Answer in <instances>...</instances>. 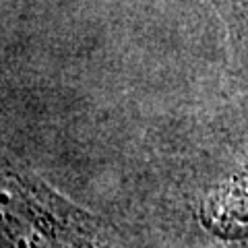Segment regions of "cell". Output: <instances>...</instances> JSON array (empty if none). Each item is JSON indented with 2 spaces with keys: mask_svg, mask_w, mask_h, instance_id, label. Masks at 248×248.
Returning a JSON list of instances; mask_svg holds the SVG:
<instances>
[{
  "mask_svg": "<svg viewBox=\"0 0 248 248\" xmlns=\"http://www.w3.org/2000/svg\"><path fill=\"white\" fill-rule=\"evenodd\" d=\"M2 221L15 248H126L110 223L13 168L2 170Z\"/></svg>",
  "mask_w": 248,
  "mask_h": 248,
  "instance_id": "1",
  "label": "cell"
},
{
  "mask_svg": "<svg viewBox=\"0 0 248 248\" xmlns=\"http://www.w3.org/2000/svg\"><path fill=\"white\" fill-rule=\"evenodd\" d=\"M199 219L223 240L248 236V168L209 192L201 203Z\"/></svg>",
  "mask_w": 248,
  "mask_h": 248,
  "instance_id": "2",
  "label": "cell"
},
{
  "mask_svg": "<svg viewBox=\"0 0 248 248\" xmlns=\"http://www.w3.org/2000/svg\"><path fill=\"white\" fill-rule=\"evenodd\" d=\"M240 4H242V15H244V19H246V29H248V0H238Z\"/></svg>",
  "mask_w": 248,
  "mask_h": 248,
  "instance_id": "3",
  "label": "cell"
}]
</instances>
